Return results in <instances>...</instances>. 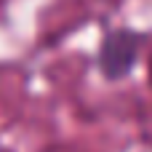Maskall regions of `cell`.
Wrapping results in <instances>:
<instances>
[{
  "mask_svg": "<svg viewBox=\"0 0 152 152\" xmlns=\"http://www.w3.org/2000/svg\"><path fill=\"white\" fill-rule=\"evenodd\" d=\"M142 53V35L134 29H110L102 37L99 48V67L107 80H123L126 75L134 72L136 61Z\"/></svg>",
  "mask_w": 152,
  "mask_h": 152,
  "instance_id": "1",
  "label": "cell"
}]
</instances>
